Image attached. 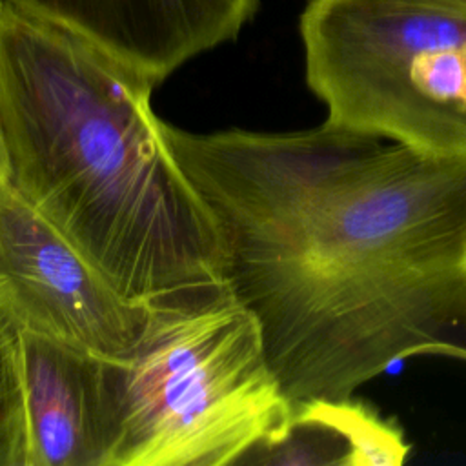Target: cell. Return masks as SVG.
<instances>
[{
	"label": "cell",
	"mask_w": 466,
	"mask_h": 466,
	"mask_svg": "<svg viewBox=\"0 0 466 466\" xmlns=\"http://www.w3.org/2000/svg\"><path fill=\"white\" fill-rule=\"evenodd\" d=\"M164 137L291 406L413 355L466 362V158L329 122Z\"/></svg>",
	"instance_id": "1"
},
{
	"label": "cell",
	"mask_w": 466,
	"mask_h": 466,
	"mask_svg": "<svg viewBox=\"0 0 466 466\" xmlns=\"http://www.w3.org/2000/svg\"><path fill=\"white\" fill-rule=\"evenodd\" d=\"M155 86L5 0L0 138L7 178L131 302L226 284L217 224L151 109Z\"/></svg>",
	"instance_id": "2"
},
{
	"label": "cell",
	"mask_w": 466,
	"mask_h": 466,
	"mask_svg": "<svg viewBox=\"0 0 466 466\" xmlns=\"http://www.w3.org/2000/svg\"><path fill=\"white\" fill-rule=\"evenodd\" d=\"M116 411L109 466H222L282 439L291 402L255 317L228 284L151 300L131 351L107 359Z\"/></svg>",
	"instance_id": "3"
},
{
	"label": "cell",
	"mask_w": 466,
	"mask_h": 466,
	"mask_svg": "<svg viewBox=\"0 0 466 466\" xmlns=\"http://www.w3.org/2000/svg\"><path fill=\"white\" fill-rule=\"evenodd\" d=\"M299 31L326 122L466 158L462 2L308 0Z\"/></svg>",
	"instance_id": "4"
},
{
	"label": "cell",
	"mask_w": 466,
	"mask_h": 466,
	"mask_svg": "<svg viewBox=\"0 0 466 466\" xmlns=\"http://www.w3.org/2000/svg\"><path fill=\"white\" fill-rule=\"evenodd\" d=\"M149 302H131L9 180H0V308L20 331L104 359L131 351Z\"/></svg>",
	"instance_id": "5"
},
{
	"label": "cell",
	"mask_w": 466,
	"mask_h": 466,
	"mask_svg": "<svg viewBox=\"0 0 466 466\" xmlns=\"http://www.w3.org/2000/svg\"><path fill=\"white\" fill-rule=\"evenodd\" d=\"M60 25L157 84L235 40L260 0H7Z\"/></svg>",
	"instance_id": "6"
},
{
	"label": "cell",
	"mask_w": 466,
	"mask_h": 466,
	"mask_svg": "<svg viewBox=\"0 0 466 466\" xmlns=\"http://www.w3.org/2000/svg\"><path fill=\"white\" fill-rule=\"evenodd\" d=\"M25 466H109L116 411L107 359L20 331Z\"/></svg>",
	"instance_id": "7"
},
{
	"label": "cell",
	"mask_w": 466,
	"mask_h": 466,
	"mask_svg": "<svg viewBox=\"0 0 466 466\" xmlns=\"http://www.w3.org/2000/svg\"><path fill=\"white\" fill-rule=\"evenodd\" d=\"M410 444L400 426L368 402L313 399L291 406V419L279 442L249 462L400 466Z\"/></svg>",
	"instance_id": "8"
},
{
	"label": "cell",
	"mask_w": 466,
	"mask_h": 466,
	"mask_svg": "<svg viewBox=\"0 0 466 466\" xmlns=\"http://www.w3.org/2000/svg\"><path fill=\"white\" fill-rule=\"evenodd\" d=\"M0 466H25L20 329L0 308Z\"/></svg>",
	"instance_id": "9"
},
{
	"label": "cell",
	"mask_w": 466,
	"mask_h": 466,
	"mask_svg": "<svg viewBox=\"0 0 466 466\" xmlns=\"http://www.w3.org/2000/svg\"><path fill=\"white\" fill-rule=\"evenodd\" d=\"M5 0H0V11L4 7ZM0 180H9L7 178V166H5V157H4V147H2V138H0Z\"/></svg>",
	"instance_id": "10"
}]
</instances>
